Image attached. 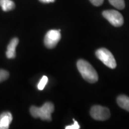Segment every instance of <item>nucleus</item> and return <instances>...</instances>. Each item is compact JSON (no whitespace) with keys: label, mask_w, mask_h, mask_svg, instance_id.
I'll list each match as a JSON object with an SVG mask.
<instances>
[{"label":"nucleus","mask_w":129,"mask_h":129,"mask_svg":"<svg viewBox=\"0 0 129 129\" xmlns=\"http://www.w3.org/2000/svg\"><path fill=\"white\" fill-rule=\"evenodd\" d=\"M77 66L79 72L85 80L90 83H94L98 81V73L87 61L80 59L77 62Z\"/></svg>","instance_id":"f257e3e1"},{"label":"nucleus","mask_w":129,"mask_h":129,"mask_svg":"<svg viewBox=\"0 0 129 129\" xmlns=\"http://www.w3.org/2000/svg\"><path fill=\"white\" fill-rule=\"evenodd\" d=\"M54 106L52 103L46 102L41 107L32 106L30 108V113L34 118H40L42 120L51 121V114L54 112Z\"/></svg>","instance_id":"f03ea898"},{"label":"nucleus","mask_w":129,"mask_h":129,"mask_svg":"<svg viewBox=\"0 0 129 129\" xmlns=\"http://www.w3.org/2000/svg\"><path fill=\"white\" fill-rule=\"evenodd\" d=\"M96 57L109 68L115 69L117 63L112 54L108 50L105 48L98 49L96 51Z\"/></svg>","instance_id":"7ed1b4c3"},{"label":"nucleus","mask_w":129,"mask_h":129,"mask_svg":"<svg viewBox=\"0 0 129 129\" xmlns=\"http://www.w3.org/2000/svg\"><path fill=\"white\" fill-rule=\"evenodd\" d=\"M104 17L115 27H120L123 25L124 18L122 14L114 10H105L102 13Z\"/></svg>","instance_id":"20e7f679"},{"label":"nucleus","mask_w":129,"mask_h":129,"mask_svg":"<svg viewBox=\"0 0 129 129\" xmlns=\"http://www.w3.org/2000/svg\"><path fill=\"white\" fill-rule=\"evenodd\" d=\"M90 115L96 120L105 121L109 118L111 112L107 108L99 105H95L91 108Z\"/></svg>","instance_id":"39448f33"},{"label":"nucleus","mask_w":129,"mask_h":129,"mask_svg":"<svg viewBox=\"0 0 129 129\" xmlns=\"http://www.w3.org/2000/svg\"><path fill=\"white\" fill-rule=\"evenodd\" d=\"M60 29L48 30L44 37L45 46L48 48H54L60 41Z\"/></svg>","instance_id":"423d86ee"},{"label":"nucleus","mask_w":129,"mask_h":129,"mask_svg":"<svg viewBox=\"0 0 129 129\" xmlns=\"http://www.w3.org/2000/svg\"><path fill=\"white\" fill-rule=\"evenodd\" d=\"M13 117L10 112H4L0 115V129H8L12 121Z\"/></svg>","instance_id":"0eeeda50"},{"label":"nucleus","mask_w":129,"mask_h":129,"mask_svg":"<svg viewBox=\"0 0 129 129\" xmlns=\"http://www.w3.org/2000/svg\"><path fill=\"white\" fill-rule=\"evenodd\" d=\"M19 43V39L14 38L11 40L10 43L8 45L6 51V56L9 59H14L16 57V48Z\"/></svg>","instance_id":"6e6552de"},{"label":"nucleus","mask_w":129,"mask_h":129,"mask_svg":"<svg viewBox=\"0 0 129 129\" xmlns=\"http://www.w3.org/2000/svg\"><path fill=\"white\" fill-rule=\"evenodd\" d=\"M117 104L120 107L129 112V98L125 95H120L117 98Z\"/></svg>","instance_id":"1a4fd4ad"},{"label":"nucleus","mask_w":129,"mask_h":129,"mask_svg":"<svg viewBox=\"0 0 129 129\" xmlns=\"http://www.w3.org/2000/svg\"><path fill=\"white\" fill-rule=\"evenodd\" d=\"M0 6L4 12H8L14 9L15 4L12 0H0Z\"/></svg>","instance_id":"9d476101"},{"label":"nucleus","mask_w":129,"mask_h":129,"mask_svg":"<svg viewBox=\"0 0 129 129\" xmlns=\"http://www.w3.org/2000/svg\"><path fill=\"white\" fill-rule=\"evenodd\" d=\"M109 3L114 6V7L117 8V9L122 10L125 7L124 0H109Z\"/></svg>","instance_id":"9b49d317"},{"label":"nucleus","mask_w":129,"mask_h":129,"mask_svg":"<svg viewBox=\"0 0 129 129\" xmlns=\"http://www.w3.org/2000/svg\"><path fill=\"white\" fill-rule=\"evenodd\" d=\"M48 82V78L46 76H43L40 81L39 83L38 84V88L40 90H43L46 86L47 83Z\"/></svg>","instance_id":"f8f14e48"},{"label":"nucleus","mask_w":129,"mask_h":129,"mask_svg":"<svg viewBox=\"0 0 129 129\" xmlns=\"http://www.w3.org/2000/svg\"><path fill=\"white\" fill-rule=\"evenodd\" d=\"M9 77V72L6 70H3V69H0V83L7 80Z\"/></svg>","instance_id":"ddd939ff"},{"label":"nucleus","mask_w":129,"mask_h":129,"mask_svg":"<svg viewBox=\"0 0 129 129\" xmlns=\"http://www.w3.org/2000/svg\"><path fill=\"white\" fill-rule=\"evenodd\" d=\"M73 120L74 121V122L73 124L66 126L65 127L66 129H79L80 128V125L78 124V122H77V121H75V119H73Z\"/></svg>","instance_id":"4468645a"},{"label":"nucleus","mask_w":129,"mask_h":129,"mask_svg":"<svg viewBox=\"0 0 129 129\" xmlns=\"http://www.w3.org/2000/svg\"><path fill=\"white\" fill-rule=\"evenodd\" d=\"M90 1L95 6H100L103 4L104 0H90Z\"/></svg>","instance_id":"2eb2a0df"},{"label":"nucleus","mask_w":129,"mask_h":129,"mask_svg":"<svg viewBox=\"0 0 129 129\" xmlns=\"http://www.w3.org/2000/svg\"><path fill=\"white\" fill-rule=\"evenodd\" d=\"M40 1L43 3H50L54 2L55 0H40Z\"/></svg>","instance_id":"dca6fc26"}]
</instances>
